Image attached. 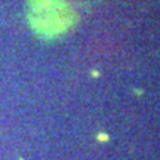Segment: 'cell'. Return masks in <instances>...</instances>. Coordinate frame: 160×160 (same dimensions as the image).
<instances>
[{
  "label": "cell",
  "mask_w": 160,
  "mask_h": 160,
  "mask_svg": "<svg viewBox=\"0 0 160 160\" xmlns=\"http://www.w3.org/2000/svg\"><path fill=\"white\" fill-rule=\"evenodd\" d=\"M33 27L43 34L64 33L76 21V12L67 0H30Z\"/></svg>",
  "instance_id": "obj_1"
}]
</instances>
